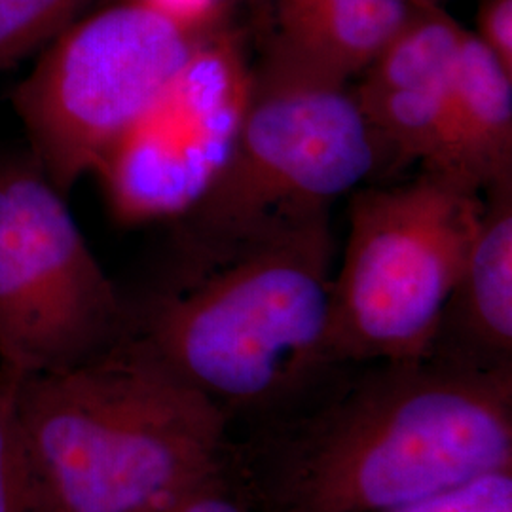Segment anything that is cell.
Instances as JSON below:
<instances>
[{
    "mask_svg": "<svg viewBox=\"0 0 512 512\" xmlns=\"http://www.w3.org/2000/svg\"><path fill=\"white\" fill-rule=\"evenodd\" d=\"M0 512H42L12 391L0 382Z\"/></svg>",
    "mask_w": 512,
    "mask_h": 512,
    "instance_id": "cell-14",
    "label": "cell"
},
{
    "mask_svg": "<svg viewBox=\"0 0 512 512\" xmlns=\"http://www.w3.org/2000/svg\"><path fill=\"white\" fill-rule=\"evenodd\" d=\"M97 0H0V73L40 54Z\"/></svg>",
    "mask_w": 512,
    "mask_h": 512,
    "instance_id": "cell-13",
    "label": "cell"
},
{
    "mask_svg": "<svg viewBox=\"0 0 512 512\" xmlns=\"http://www.w3.org/2000/svg\"><path fill=\"white\" fill-rule=\"evenodd\" d=\"M484 372L512 370V177L484 190V209L431 353Z\"/></svg>",
    "mask_w": 512,
    "mask_h": 512,
    "instance_id": "cell-10",
    "label": "cell"
},
{
    "mask_svg": "<svg viewBox=\"0 0 512 512\" xmlns=\"http://www.w3.org/2000/svg\"><path fill=\"white\" fill-rule=\"evenodd\" d=\"M414 2H433V4H444V0H414Z\"/></svg>",
    "mask_w": 512,
    "mask_h": 512,
    "instance_id": "cell-19",
    "label": "cell"
},
{
    "mask_svg": "<svg viewBox=\"0 0 512 512\" xmlns=\"http://www.w3.org/2000/svg\"><path fill=\"white\" fill-rule=\"evenodd\" d=\"M348 82L262 55L236 145L188 215L179 255H207L329 217L378 167Z\"/></svg>",
    "mask_w": 512,
    "mask_h": 512,
    "instance_id": "cell-4",
    "label": "cell"
},
{
    "mask_svg": "<svg viewBox=\"0 0 512 512\" xmlns=\"http://www.w3.org/2000/svg\"><path fill=\"white\" fill-rule=\"evenodd\" d=\"M141 512H256L239 484L238 476L226 463L220 471L205 476L177 494Z\"/></svg>",
    "mask_w": 512,
    "mask_h": 512,
    "instance_id": "cell-16",
    "label": "cell"
},
{
    "mask_svg": "<svg viewBox=\"0 0 512 512\" xmlns=\"http://www.w3.org/2000/svg\"><path fill=\"white\" fill-rule=\"evenodd\" d=\"M414 4V0H264V55L349 84L393 37Z\"/></svg>",
    "mask_w": 512,
    "mask_h": 512,
    "instance_id": "cell-11",
    "label": "cell"
},
{
    "mask_svg": "<svg viewBox=\"0 0 512 512\" xmlns=\"http://www.w3.org/2000/svg\"><path fill=\"white\" fill-rule=\"evenodd\" d=\"M473 35L512 73V0H480Z\"/></svg>",
    "mask_w": 512,
    "mask_h": 512,
    "instance_id": "cell-18",
    "label": "cell"
},
{
    "mask_svg": "<svg viewBox=\"0 0 512 512\" xmlns=\"http://www.w3.org/2000/svg\"><path fill=\"white\" fill-rule=\"evenodd\" d=\"M12 391L42 512H141L220 471L232 425L128 334Z\"/></svg>",
    "mask_w": 512,
    "mask_h": 512,
    "instance_id": "cell-3",
    "label": "cell"
},
{
    "mask_svg": "<svg viewBox=\"0 0 512 512\" xmlns=\"http://www.w3.org/2000/svg\"><path fill=\"white\" fill-rule=\"evenodd\" d=\"M389 512H512V469L476 476Z\"/></svg>",
    "mask_w": 512,
    "mask_h": 512,
    "instance_id": "cell-15",
    "label": "cell"
},
{
    "mask_svg": "<svg viewBox=\"0 0 512 512\" xmlns=\"http://www.w3.org/2000/svg\"><path fill=\"white\" fill-rule=\"evenodd\" d=\"M439 173L480 192L512 177V73L473 31L465 35L452 74L448 143Z\"/></svg>",
    "mask_w": 512,
    "mask_h": 512,
    "instance_id": "cell-12",
    "label": "cell"
},
{
    "mask_svg": "<svg viewBox=\"0 0 512 512\" xmlns=\"http://www.w3.org/2000/svg\"><path fill=\"white\" fill-rule=\"evenodd\" d=\"M442 4L416 2L351 88L370 129L378 164L439 171L450 118V86L467 35Z\"/></svg>",
    "mask_w": 512,
    "mask_h": 512,
    "instance_id": "cell-9",
    "label": "cell"
},
{
    "mask_svg": "<svg viewBox=\"0 0 512 512\" xmlns=\"http://www.w3.org/2000/svg\"><path fill=\"white\" fill-rule=\"evenodd\" d=\"M484 209V192L423 169L393 188L355 192L334 272L330 349L342 368L431 353Z\"/></svg>",
    "mask_w": 512,
    "mask_h": 512,
    "instance_id": "cell-5",
    "label": "cell"
},
{
    "mask_svg": "<svg viewBox=\"0 0 512 512\" xmlns=\"http://www.w3.org/2000/svg\"><path fill=\"white\" fill-rule=\"evenodd\" d=\"M256 512H389L512 469V370L435 357L338 374L293 412L232 440Z\"/></svg>",
    "mask_w": 512,
    "mask_h": 512,
    "instance_id": "cell-1",
    "label": "cell"
},
{
    "mask_svg": "<svg viewBox=\"0 0 512 512\" xmlns=\"http://www.w3.org/2000/svg\"><path fill=\"white\" fill-rule=\"evenodd\" d=\"M158 16L194 35H205L226 23L232 0H139Z\"/></svg>",
    "mask_w": 512,
    "mask_h": 512,
    "instance_id": "cell-17",
    "label": "cell"
},
{
    "mask_svg": "<svg viewBox=\"0 0 512 512\" xmlns=\"http://www.w3.org/2000/svg\"><path fill=\"white\" fill-rule=\"evenodd\" d=\"M205 35L184 31L139 0H114L76 19L40 52L12 99L29 156L63 196L97 169Z\"/></svg>",
    "mask_w": 512,
    "mask_h": 512,
    "instance_id": "cell-6",
    "label": "cell"
},
{
    "mask_svg": "<svg viewBox=\"0 0 512 512\" xmlns=\"http://www.w3.org/2000/svg\"><path fill=\"white\" fill-rule=\"evenodd\" d=\"M329 217L219 253L179 255L128 300L129 334L217 406L255 427L308 403L342 374L330 349Z\"/></svg>",
    "mask_w": 512,
    "mask_h": 512,
    "instance_id": "cell-2",
    "label": "cell"
},
{
    "mask_svg": "<svg viewBox=\"0 0 512 512\" xmlns=\"http://www.w3.org/2000/svg\"><path fill=\"white\" fill-rule=\"evenodd\" d=\"M129 334L65 196L31 156L0 162V382L84 363Z\"/></svg>",
    "mask_w": 512,
    "mask_h": 512,
    "instance_id": "cell-7",
    "label": "cell"
},
{
    "mask_svg": "<svg viewBox=\"0 0 512 512\" xmlns=\"http://www.w3.org/2000/svg\"><path fill=\"white\" fill-rule=\"evenodd\" d=\"M253 74L243 38L226 23L196 44L93 171L116 219H183L202 202L236 145Z\"/></svg>",
    "mask_w": 512,
    "mask_h": 512,
    "instance_id": "cell-8",
    "label": "cell"
}]
</instances>
